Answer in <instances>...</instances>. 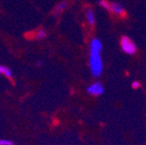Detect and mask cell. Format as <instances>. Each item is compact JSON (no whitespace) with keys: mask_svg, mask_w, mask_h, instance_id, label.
<instances>
[{"mask_svg":"<svg viewBox=\"0 0 146 145\" xmlns=\"http://www.w3.org/2000/svg\"><path fill=\"white\" fill-rule=\"evenodd\" d=\"M0 74H4V75H6L7 77H9V78H11L12 71L9 68H7V67H5V66L0 65Z\"/></svg>","mask_w":146,"mask_h":145,"instance_id":"cell-6","label":"cell"},{"mask_svg":"<svg viewBox=\"0 0 146 145\" xmlns=\"http://www.w3.org/2000/svg\"><path fill=\"white\" fill-rule=\"evenodd\" d=\"M42 63H43L42 61H39V62H38V64H39V65H42Z\"/></svg>","mask_w":146,"mask_h":145,"instance_id":"cell-12","label":"cell"},{"mask_svg":"<svg viewBox=\"0 0 146 145\" xmlns=\"http://www.w3.org/2000/svg\"><path fill=\"white\" fill-rule=\"evenodd\" d=\"M45 37H46V32L44 30H40L39 32L36 33V38L38 39V40H42V39H44Z\"/></svg>","mask_w":146,"mask_h":145,"instance_id":"cell-8","label":"cell"},{"mask_svg":"<svg viewBox=\"0 0 146 145\" xmlns=\"http://www.w3.org/2000/svg\"><path fill=\"white\" fill-rule=\"evenodd\" d=\"M0 145H13V142L10 140H6V139H1L0 140Z\"/></svg>","mask_w":146,"mask_h":145,"instance_id":"cell-9","label":"cell"},{"mask_svg":"<svg viewBox=\"0 0 146 145\" xmlns=\"http://www.w3.org/2000/svg\"><path fill=\"white\" fill-rule=\"evenodd\" d=\"M139 86H140V83H139L138 81H134V82L132 83V87H133V88H135V89L138 88Z\"/></svg>","mask_w":146,"mask_h":145,"instance_id":"cell-11","label":"cell"},{"mask_svg":"<svg viewBox=\"0 0 146 145\" xmlns=\"http://www.w3.org/2000/svg\"><path fill=\"white\" fill-rule=\"evenodd\" d=\"M110 9H112L113 11L117 14H122L124 11V8L121 4H119V3H113L111 6H110Z\"/></svg>","mask_w":146,"mask_h":145,"instance_id":"cell-4","label":"cell"},{"mask_svg":"<svg viewBox=\"0 0 146 145\" xmlns=\"http://www.w3.org/2000/svg\"><path fill=\"white\" fill-rule=\"evenodd\" d=\"M86 17H87V21L90 25H94V21H96V18H94V11L91 10V9H88L86 12Z\"/></svg>","mask_w":146,"mask_h":145,"instance_id":"cell-7","label":"cell"},{"mask_svg":"<svg viewBox=\"0 0 146 145\" xmlns=\"http://www.w3.org/2000/svg\"><path fill=\"white\" fill-rule=\"evenodd\" d=\"M103 49L102 42L94 39L90 44V53H89V65L91 73L94 77H98L103 72V61L100 57V51Z\"/></svg>","mask_w":146,"mask_h":145,"instance_id":"cell-1","label":"cell"},{"mask_svg":"<svg viewBox=\"0 0 146 145\" xmlns=\"http://www.w3.org/2000/svg\"><path fill=\"white\" fill-rule=\"evenodd\" d=\"M100 4L102 5V6H103L104 8H106V9H110V4H109V3H108L107 0H100Z\"/></svg>","mask_w":146,"mask_h":145,"instance_id":"cell-10","label":"cell"},{"mask_svg":"<svg viewBox=\"0 0 146 145\" xmlns=\"http://www.w3.org/2000/svg\"><path fill=\"white\" fill-rule=\"evenodd\" d=\"M121 46L124 52L129 55H132L136 52V46H135V44L131 41L130 39L127 38V37H123L122 38Z\"/></svg>","mask_w":146,"mask_h":145,"instance_id":"cell-2","label":"cell"},{"mask_svg":"<svg viewBox=\"0 0 146 145\" xmlns=\"http://www.w3.org/2000/svg\"><path fill=\"white\" fill-rule=\"evenodd\" d=\"M87 92L92 95H100L104 92V86L102 85V83H100V82H96V83L91 84L90 86H88Z\"/></svg>","mask_w":146,"mask_h":145,"instance_id":"cell-3","label":"cell"},{"mask_svg":"<svg viewBox=\"0 0 146 145\" xmlns=\"http://www.w3.org/2000/svg\"><path fill=\"white\" fill-rule=\"evenodd\" d=\"M67 5H68V3L65 2V1H63V2L59 3V4L56 6V9H55V11H54V14L55 15H58L59 13H61L62 11H63L64 9L66 8Z\"/></svg>","mask_w":146,"mask_h":145,"instance_id":"cell-5","label":"cell"}]
</instances>
